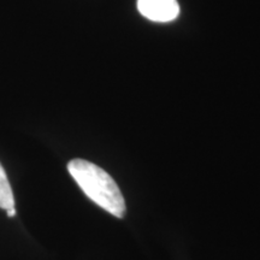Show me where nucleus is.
Here are the masks:
<instances>
[{
  "instance_id": "obj_1",
  "label": "nucleus",
  "mask_w": 260,
  "mask_h": 260,
  "mask_svg": "<svg viewBox=\"0 0 260 260\" xmlns=\"http://www.w3.org/2000/svg\"><path fill=\"white\" fill-rule=\"evenodd\" d=\"M68 170L83 193L98 206L117 218L124 217V197L115 180L104 169L84 159H73L68 164Z\"/></svg>"
},
{
  "instance_id": "obj_2",
  "label": "nucleus",
  "mask_w": 260,
  "mask_h": 260,
  "mask_svg": "<svg viewBox=\"0 0 260 260\" xmlns=\"http://www.w3.org/2000/svg\"><path fill=\"white\" fill-rule=\"evenodd\" d=\"M138 9L144 17L159 23L174 21L180 14L177 0H138Z\"/></svg>"
},
{
  "instance_id": "obj_3",
  "label": "nucleus",
  "mask_w": 260,
  "mask_h": 260,
  "mask_svg": "<svg viewBox=\"0 0 260 260\" xmlns=\"http://www.w3.org/2000/svg\"><path fill=\"white\" fill-rule=\"evenodd\" d=\"M12 207H15L14 193L4 168L0 164V209L9 210Z\"/></svg>"
},
{
  "instance_id": "obj_4",
  "label": "nucleus",
  "mask_w": 260,
  "mask_h": 260,
  "mask_svg": "<svg viewBox=\"0 0 260 260\" xmlns=\"http://www.w3.org/2000/svg\"><path fill=\"white\" fill-rule=\"evenodd\" d=\"M6 212H8V217H15L16 216V210H15V207H12V209H9V210H6Z\"/></svg>"
}]
</instances>
